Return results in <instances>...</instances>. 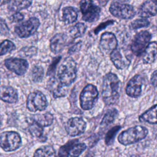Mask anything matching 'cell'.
<instances>
[{
  "mask_svg": "<svg viewBox=\"0 0 157 157\" xmlns=\"http://www.w3.org/2000/svg\"><path fill=\"white\" fill-rule=\"evenodd\" d=\"M157 55V42H152L148 44L144 52L143 62L144 64L152 63Z\"/></svg>",
  "mask_w": 157,
  "mask_h": 157,
  "instance_id": "obj_21",
  "label": "cell"
},
{
  "mask_svg": "<svg viewBox=\"0 0 157 157\" xmlns=\"http://www.w3.org/2000/svg\"><path fill=\"white\" fill-rule=\"evenodd\" d=\"M120 81L115 74L109 72L104 75L102 84V98L105 104L110 105L115 104L120 98Z\"/></svg>",
  "mask_w": 157,
  "mask_h": 157,
  "instance_id": "obj_1",
  "label": "cell"
},
{
  "mask_svg": "<svg viewBox=\"0 0 157 157\" xmlns=\"http://www.w3.org/2000/svg\"><path fill=\"white\" fill-rule=\"evenodd\" d=\"M78 12L74 7H66L63 9V20L66 24L74 23L77 18Z\"/></svg>",
  "mask_w": 157,
  "mask_h": 157,
  "instance_id": "obj_24",
  "label": "cell"
},
{
  "mask_svg": "<svg viewBox=\"0 0 157 157\" xmlns=\"http://www.w3.org/2000/svg\"><path fill=\"white\" fill-rule=\"evenodd\" d=\"M139 120L141 122H146L150 124H157V104H155L143 113Z\"/></svg>",
  "mask_w": 157,
  "mask_h": 157,
  "instance_id": "obj_22",
  "label": "cell"
},
{
  "mask_svg": "<svg viewBox=\"0 0 157 157\" xmlns=\"http://www.w3.org/2000/svg\"><path fill=\"white\" fill-rule=\"evenodd\" d=\"M117 115L118 110L116 109L112 108L107 110L102 119L101 124L102 126H108L109 124L112 123Z\"/></svg>",
  "mask_w": 157,
  "mask_h": 157,
  "instance_id": "obj_27",
  "label": "cell"
},
{
  "mask_svg": "<svg viewBox=\"0 0 157 157\" xmlns=\"http://www.w3.org/2000/svg\"><path fill=\"white\" fill-rule=\"evenodd\" d=\"M99 93L96 86L93 84L86 85L80 94V104L83 110L91 109L98 99Z\"/></svg>",
  "mask_w": 157,
  "mask_h": 157,
  "instance_id": "obj_4",
  "label": "cell"
},
{
  "mask_svg": "<svg viewBox=\"0 0 157 157\" xmlns=\"http://www.w3.org/2000/svg\"><path fill=\"white\" fill-rule=\"evenodd\" d=\"M1 120H0V126H1Z\"/></svg>",
  "mask_w": 157,
  "mask_h": 157,
  "instance_id": "obj_43",
  "label": "cell"
},
{
  "mask_svg": "<svg viewBox=\"0 0 157 157\" xmlns=\"http://www.w3.org/2000/svg\"><path fill=\"white\" fill-rule=\"evenodd\" d=\"M155 139H156V140H157V132H156V136H155Z\"/></svg>",
  "mask_w": 157,
  "mask_h": 157,
  "instance_id": "obj_41",
  "label": "cell"
},
{
  "mask_svg": "<svg viewBox=\"0 0 157 157\" xmlns=\"http://www.w3.org/2000/svg\"><path fill=\"white\" fill-rule=\"evenodd\" d=\"M40 25L39 20L36 17H31L15 27V32L18 37L26 38L33 35Z\"/></svg>",
  "mask_w": 157,
  "mask_h": 157,
  "instance_id": "obj_9",
  "label": "cell"
},
{
  "mask_svg": "<svg viewBox=\"0 0 157 157\" xmlns=\"http://www.w3.org/2000/svg\"><path fill=\"white\" fill-rule=\"evenodd\" d=\"M85 157H91V155H89V156H85Z\"/></svg>",
  "mask_w": 157,
  "mask_h": 157,
  "instance_id": "obj_42",
  "label": "cell"
},
{
  "mask_svg": "<svg viewBox=\"0 0 157 157\" xmlns=\"http://www.w3.org/2000/svg\"><path fill=\"white\" fill-rule=\"evenodd\" d=\"M29 131L30 134L36 137H39L42 136L43 127L37 123L33 121L29 126Z\"/></svg>",
  "mask_w": 157,
  "mask_h": 157,
  "instance_id": "obj_31",
  "label": "cell"
},
{
  "mask_svg": "<svg viewBox=\"0 0 157 157\" xmlns=\"http://www.w3.org/2000/svg\"><path fill=\"white\" fill-rule=\"evenodd\" d=\"M151 39V34L147 31H142L135 36L133 39L131 49L132 53L136 56L142 55Z\"/></svg>",
  "mask_w": 157,
  "mask_h": 157,
  "instance_id": "obj_10",
  "label": "cell"
},
{
  "mask_svg": "<svg viewBox=\"0 0 157 157\" xmlns=\"http://www.w3.org/2000/svg\"><path fill=\"white\" fill-rule=\"evenodd\" d=\"M86 30V26L84 24L78 23L73 26L69 30V34L72 38H77L82 36Z\"/></svg>",
  "mask_w": 157,
  "mask_h": 157,
  "instance_id": "obj_28",
  "label": "cell"
},
{
  "mask_svg": "<svg viewBox=\"0 0 157 157\" xmlns=\"http://www.w3.org/2000/svg\"><path fill=\"white\" fill-rule=\"evenodd\" d=\"M86 123L81 117L69 118L66 123L65 129L68 135L72 137L82 134L86 129Z\"/></svg>",
  "mask_w": 157,
  "mask_h": 157,
  "instance_id": "obj_11",
  "label": "cell"
},
{
  "mask_svg": "<svg viewBox=\"0 0 157 157\" xmlns=\"http://www.w3.org/2000/svg\"><path fill=\"white\" fill-rule=\"evenodd\" d=\"M11 0H0V6H2L4 4H6L9 2H10Z\"/></svg>",
  "mask_w": 157,
  "mask_h": 157,
  "instance_id": "obj_38",
  "label": "cell"
},
{
  "mask_svg": "<svg viewBox=\"0 0 157 157\" xmlns=\"http://www.w3.org/2000/svg\"><path fill=\"white\" fill-rule=\"evenodd\" d=\"M80 7L83 20L93 22L98 20L101 9L91 0H82L80 2Z\"/></svg>",
  "mask_w": 157,
  "mask_h": 157,
  "instance_id": "obj_8",
  "label": "cell"
},
{
  "mask_svg": "<svg viewBox=\"0 0 157 157\" xmlns=\"http://www.w3.org/2000/svg\"><path fill=\"white\" fill-rule=\"evenodd\" d=\"M60 58H61V57L59 56V57H57V58H56L54 59L53 63H52V64L50 65V67H49V69H48V74H50L52 72H53V71L55 70V67H56L57 63L59 61Z\"/></svg>",
  "mask_w": 157,
  "mask_h": 157,
  "instance_id": "obj_36",
  "label": "cell"
},
{
  "mask_svg": "<svg viewBox=\"0 0 157 157\" xmlns=\"http://www.w3.org/2000/svg\"><path fill=\"white\" fill-rule=\"evenodd\" d=\"M9 8L10 10L18 12L21 10L29 7L33 2V0H11Z\"/></svg>",
  "mask_w": 157,
  "mask_h": 157,
  "instance_id": "obj_26",
  "label": "cell"
},
{
  "mask_svg": "<svg viewBox=\"0 0 157 157\" xmlns=\"http://www.w3.org/2000/svg\"><path fill=\"white\" fill-rule=\"evenodd\" d=\"M144 78L140 74L132 77L128 82L126 87V93L130 97L137 98L142 93L144 84Z\"/></svg>",
  "mask_w": 157,
  "mask_h": 157,
  "instance_id": "obj_14",
  "label": "cell"
},
{
  "mask_svg": "<svg viewBox=\"0 0 157 157\" xmlns=\"http://www.w3.org/2000/svg\"><path fill=\"white\" fill-rule=\"evenodd\" d=\"M157 13V5L151 1L144 2L139 10V15L142 18H147Z\"/></svg>",
  "mask_w": 157,
  "mask_h": 157,
  "instance_id": "obj_20",
  "label": "cell"
},
{
  "mask_svg": "<svg viewBox=\"0 0 157 157\" xmlns=\"http://www.w3.org/2000/svg\"><path fill=\"white\" fill-rule=\"evenodd\" d=\"M86 148L85 143L79 142L78 139H73L59 148L58 157H78Z\"/></svg>",
  "mask_w": 157,
  "mask_h": 157,
  "instance_id": "obj_5",
  "label": "cell"
},
{
  "mask_svg": "<svg viewBox=\"0 0 157 157\" xmlns=\"http://www.w3.org/2000/svg\"><path fill=\"white\" fill-rule=\"evenodd\" d=\"M148 132L147 128L137 125L122 131L118 136V140L122 145H131L145 139Z\"/></svg>",
  "mask_w": 157,
  "mask_h": 157,
  "instance_id": "obj_3",
  "label": "cell"
},
{
  "mask_svg": "<svg viewBox=\"0 0 157 157\" xmlns=\"http://www.w3.org/2000/svg\"><path fill=\"white\" fill-rule=\"evenodd\" d=\"M101 50L105 53H110L117 45V40L113 33L106 32L102 34L100 40Z\"/></svg>",
  "mask_w": 157,
  "mask_h": 157,
  "instance_id": "obj_16",
  "label": "cell"
},
{
  "mask_svg": "<svg viewBox=\"0 0 157 157\" xmlns=\"http://www.w3.org/2000/svg\"><path fill=\"white\" fill-rule=\"evenodd\" d=\"M23 18H24L23 15L18 12H16L11 17V19L13 22H19L21 21L23 19Z\"/></svg>",
  "mask_w": 157,
  "mask_h": 157,
  "instance_id": "obj_35",
  "label": "cell"
},
{
  "mask_svg": "<svg viewBox=\"0 0 157 157\" xmlns=\"http://www.w3.org/2000/svg\"><path fill=\"white\" fill-rule=\"evenodd\" d=\"M44 74V69L40 66H34L31 71L32 79L34 82H41Z\"/></svg>",
  "mask_w": 157,
  "mask_h": 157,
  "instance_id": "obj_30",
  "label": "cell"
},
{
  "mask_svg": "<svg viewBox=\"0 0 157 157\" xmlns=\"http://www.w3.org/2000/svg\"><path fill=\"white\" fill-rule=\"evenodd\" d=\"M0 33L5 36L9 34V28L5 20L1 17H0Z\"/></svg>",
  "mask_w": 157,
  "mask_h": 157,
  "instance_id": "obj_34",
  "label": "cell"
},
{
  "mask_svg": "<svg viewBox=\"0 0 157 157\" xmlns=\"http://www.w3.org/2000/svg\"><path fill=\"white\" fill-rule=\"evenodd\" d=\"M67 43V37L65 34L58 33L55 35L50 40V49L54 53L61 52L66 46Z\"/></svg>",
  "mask_w": 157,
  "mask_h": 157,
  "instance_id": "obj_18",
  "label": "cell"
},
{
  "mask_svg": "<svg viewBox=\"0 0 157 157\" xmlns=\"http://www.w3.org/2000/svg\"><path fill=\"white\" fill-rule=\"evenodd\" d=\"M33 157H57L55 149L50 145L42 146L37 148Z\"/></svg>",
  "mask_w": 157,
  "mask_h": 157,
  "instance_id": "obj_25",
  "label": "cell"
},
{
  "mask_svg": "<svg viewBox=\"0 0 157 157\" xmlns=\"http://www.w3.org/2000/svg\"><path fill=\"white\" fill-rule=\"evenodd\" d=\"M0 99L8 103H15L18 100V93L10 86H0Z\"/></svg>",
  "mask_w": 157,
  "mask_h": 157,
  "instance_id": "obj_19",
  "label": "cell"
},
{
  "mask_svg": "<svg viewBox=\"0 0 157 157\" xmlns=\"http://www.w3.org/2000/svg\"><path fill=\"white\" fill-rule=\"evenodd\" d=\"M110 59L114 66L118 69H124L129 66L131 60L126 54H123L122 50L115 48L110 53Z\"/></svg>",
  "mask_w": 157,
  "mask_h": 157,
  "instance_id": "obj_15",
  "label": "cell"
},
{
  "mask_svg": "<svg viewBox=\"0 0 157 157\" xmlns=\"http://www.w3.org/2000/svg\"><path fill=\"white\" fill-rule=\"evenodd\" d=\"M98 1L100 4H105L106 3L105 0H98Z\"/></svg>",
  "mask_w": 157,
  "mask_h": 157,
  "instance_id": "obj_39",
  "label": "cell"
},
{
  "mask_svg": "<svg viewBox=\"0 0 157 157\" xmlns=\"http://www.w3.org/2000/svg\"><path fill=\"white\" fill-rule=\"evenodd\" d=\"M4 64L9 70L15 72L18 75H23L25 74L29 66L26 60L16 58H11L6 59Z\"/></svg>",
  "mask_w": 157,
  "mask_h": 157,
  "instance_id": "obj_13",
  "label": "cell"
},
{
  "mask_svg": "<svg viewBox=\"0 0 157 157\" xmlns=\"http://www.w3.org/2000/svg\"><path fill=\"white\" fill-rule=\"evenodd\" d=\"M150 82L153 86L157 87V70L154 71L151 74Z\"/></svg>",
  "mask_w": 157,
  "mask_h": 157,
  "instance_id": "obj_37",
  "label": "cell"
},
{
  "mask_svg": "<svg viewBox=\"0 0 157 157\" xmlns=\"http://www.w3.org/2000/svg\"><path fill=\"white\" fill-rule=\"evenodd\" d=\"M66 86L63 85L57 77H52L47 83L48 90L52 93L54 98L65 96L67 94Z\"/></svg>",
  "mask_w": 157,
  "mask_h": 157,
  "instance_id": "obj_17",
  "label": "cell"
},
{
  "mask_svg": "<svg viewBox=\"0 0 157 157\" xmlns=\"http://www.w3.org/2000/svg\"><path fill=\"white\" fill-rule=\"evenodd\" d=\"M48 105L47 100L45 95L39 91L31 93L27 98L26 107L28 109L33 112L37 110L42 111Z\"/></svg>",
  "mask_w": 157,
  "mask_h": 157,
  "instance_id": "obj_7",
  "label": "cell"
},
{
  "mask_svg": "<svg viewBox=\"0 0 157 157\" xmlns=\"http://www.w3.org/2000/svg\"><path fill=\"white\" fill-rule=\"evenodd\" d=\"M150 25V22L145 18L137 19L133 21L131 23V26L134 29H138L144 27H147Z\"/></svg>",
  "mask_w": 157,
  "mask_h": 157,
  "instance_id": "obj_33",
  "label": "cell"
},
{
  "mask_svg": "<svg viewBox=\"0 0 157 157\" xmlns=\"http://www.w3.org/2000/svg\"><path fill=\"white\" fill-rule=\"evenodd\" d=\"M15 49V44L10 40H6L0 44V56L11 52Z\"/></svg>",
  "mask_w": 157,
  "mask_h": 157,
  "instance_id": "obj_29",
  "label": "cell"
},
{
  "mask_svg": "<svg viewBox=\"0 0 157 157\" xmlns=\"http://www.w3.org/2000/svg\"><path fill=\"white\" fill-rule=\"evenodd\" d=\"M77 77V66L75 61L71 57L66 58L60 64L57 78L66 86H70Z\"/></svg>",
  "mask_w": 157,
  "mask_h": 157,
  "instance_id": "obj_2",
  "label": "cell"
},
{
  "mask_svg": "<svg viewBox=\"0 0 157 157\" xmlns=\"http://www.w3.org/2000/svg\"><path fill=\"white\" fill-rule=\"evenodd\" d=\"M130 157H142V156H140L137 155H131Z\"/></svg>",
  "mask_w": 157,
  "mask_h": 157,
  "instance_id": "obj_40",
  "label": "cell"
},
{
  "mask_svg": "<svg viewBox=\"0 0 157 157\" xmlns=\"http://www.w3.org/2000/svg\"><path fill=\"white\" fill-rule=\"evenodd\" d=\"M33 121L40 124L42 127H47L51 125L53 121V116L49 112L43 114H35L32 117Z\"/></svg>",
  "mask_w": 157,
  "mask_h": 157,
  "instance_id": "obj_23",
  "label": "cell"
},
{
  "mask_svg": "<svg viewBox=\"0 0 157 157\" xmlns=\"http://www.w3.org/2000/svg\"><path fill=\"white\" fill-rule=\"evenodd\" d=\"M120 128L121 127L120 126H117L112 128L107 132L105 138V142L107 145H109L113 142L115 134L117 133V132L119 131Z\"/></svg>",
  "mask_w": 157,
  "mask_h": 157,
  "instance_id": "obj_32",
  "label": "cell"
},
{
  "mask_svg": "<svg viewBox=\"0 0 157 157\" xmlns=\"http://www.w3.org/2000/svg\"><path fill=\"white\" fill-rule=\"evenodd\" d=\"M21 144V137L15 131H4L0 134V147L6 151H14Z\"/></svg>",
  "mask_w": 157,
  "mask_h": 157,
  "instance_id": "obj_6",
  "label": "cell"
},
{
  "mask_svg": "<svg viewBox=\"0 0 157 157\" xmlns=\"http://www.w3.org/2000/svg\"><path fill=\"white\" fill-rule=\"evenodd\" d=\"M111 13L121 19H130L134 17L135 10L132 6L127 4L113 2L110 7Z\"/></svg>",
  "mask_w": 157,
  "mask_h": 157,
  "instance_id": "obj_12",
  "label": "cell"
}]
</instances>
